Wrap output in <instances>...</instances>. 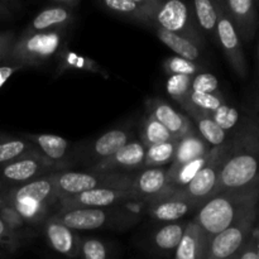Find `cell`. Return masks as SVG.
<instances>
[{
    "mask_svg": "<svg viewBox=\"0 0 259 259\" xmlns=\"http://www.w3.org/2000/svg\"><path fill=\"white\" fill-rule=\"evenodd\" d=\"M66 32H28L24 30L13 43L5 62L7 65L25 67H38L61 57L66 43Z\"/></svg>",
    "mask_w": 259,
    "mask_h": 259,
    "instance_id": "cell-3",
    "label": "cell"
},
{
    "mask_svg": "<svg viewBox=\"0 0 259 259\" xmlns=\"http://www.w3.org/2000/svg\"><path fill=\"white\" fill-rule=\"evenodd\" d=\"M132 190L144 205L172 196L168 182V168H143L139 174L133 175Z\"/></svg>",
    "mask_w": 259,
    "mask_h": 259,
    "instance_id": "cell-13",
    "label": "cell"
},
{
    "mask_svg": "<svg viewBox=\"0 0 259 259\" xmlns=\"http://www.w3.org/2000/svg\"><path fill=\"white\" fill-rule=\"evenodd\" d=\"M195 22L202 35L217 40L218 8L215 0H195L191 3Z\"/></svg>",
    "mask_w": 259,
    "mask_h": 259,
    "instance_id": "cell-25",
    "label": "cell"
},
{
    "mask_svg": "<svg viewBox=\"0 0 259 259\" xmlns=\"http://www.w3.org/2000/svg\"><path fill=\"white\" fill-rule=\"evenodd\" d=\"M152 28H159L186 38L200 48L205 45L204 35L201 34L195 22L191 3L181 0H161V4L154 14Z\"/></svg>",
    "mask_w": 259,
    "mask_h": 259,
    "instance_id": "cell-5",
    "label": "cell"
},
{
    "mask_svg": "<svg viewBox=\"0 0 259 259\" xmlns=\"http://www.w3.org/2000/svg\"><path fill=\"white\" fill-rule=\"evenodd\" d=\"M116 211L114 209H82L58 210L57 214L52 215L53 219L60 222L73 232L83 230H96L111 225L116 222Z\"/></svg>",
    "mask_w": 259,
    "mask_h": 259,
    "instance_id": "cell-12",
    "label": "cell"
},
{
    "mask_svg": "<svg viewBox=\"0 0 259 259\" xmlns=\"http://www.w3.org/2000/svg\"><path fill=\"white\" fill-rule=\"evenodd\" d=\"M161 0H103L99 3L103 9L129 22L138 23L151 29L153 18Z\"/></svg>",
    "mask_w": 259,
    "mask_h": 259,
    "instance_id": "cell-14",
    "label": "cell"
},
{
    "mask_svg": "<svg viewBox=\"0 0 259 259\" xmlns=\"http://www.w3.org/2000/svg\"><path fill=\"white\" fill-rule=\"evenodd\" d=\"M22 243V237L15 233L0 215V248L7 253H14Z\"/></svg>",
    "mask_w": 259,
    "mask_h": 259,
    "instance_id": "cell-38",
    "label": "cell"
},
{
    "mask_svg": "<svg viewBox=\"0 0 259 259\" xmlns=\"http://www.w3.org/2000/svg\"><path fill=\"white\" fill-rule=\"evenodd\" d=\"M58 171L55 164L35 152L0 167V186L2 189L22 186Z\"/></svg>",
    "mask_w": 259,
    "mask_h": 259,
    "instance_id": "cell-8",
    "label": "cell"
},
{
    "mask_svg": "<svg viewBox=\"0 0 259 259\" xmlns=\"http://www.w3.org/2000/svg\"><path fill=\"white\" fill-rule=\"evenodd\" d=\"M257 207L209 240L206 259H225L240 253L254 230Z\"/></svg>",
    "mask_w": 259,
    "mask_h": 259,
    "instance_id": "cell-6",
    "label": "cell"
},
{
    "mask_svg": "<svg viewBox=\"0 0 259 259\" xmlns=\"http://www.w3.org/2000/svg\"><path fill=\"white\" fill-rule=\"evenodd\" d=\"M258 201V189L249 192H220L197 209L192 222L210 240L257 207Z\"/></svg>",
    "mask_w": 259,
    "mask_h": 259,
    "instance_id": "cell-2",
    "label": "cell"
},
{
    "mask_svg": "<svg viewBox=\"0 0 259 259\" xmlns=\"http://www.w3.org/2000/svg\"><path fill=\"white\" fill-rule=\"evenodd\" d=\"M146 206L149 217L164 223L181 222L182 218L189 215L190 212L197 211L199 209L196 205L179 195H172V196L157 200L151 204H147Z\"/></svg>",
    "mask_w": 259,
    "mask_h": 259,
    "instance_id": "cell-20",
    "label": "cell"
},
{
    "mask_svg": "<svg viewBox=\"0 0 259 259\" xmlns=\"http://www.w3.org/2000/svg\"><path fill=\"white\" fill-rule=\"evenodd\" d=\"M17 12V4L9 2H0V18H8Z\"/></svg>",
    "mask_w": 259,
    "mask_h": 259,
    "instance_id": "cell-43",
    "label": "cell"
},
{
    "mask_svg": "<svg viewBox=\"0 0 259 259\" xmlns=\"http://www.w3.org/2000/svg\"><path fill=\"white\" fill-rule=\"evenodd\" d=\"M24 138L60 171H65L66 167L73 164L75 152L71 149L72 143L68 139L55 134H25Z\"/></svg>",
    "mask_w": 259,
    "mask_h": 259,
    "instance_id": "cell-15",
    "label": "cell"
},
{
    "mask_svg": "<svg viewBox=\"0 0 259 259\" xmlns=\"http://www.w3.org/2000/svg\"><path fill=\"white\" fill-rule=\"evenodd\" d=\"M58 202H60V210H71L82 209V207L113 209V207L120 206V205L141 201L132 190L96 189L82 192L76 196L60 200Z\"/></svg>",
    "mask_w": 259,
    "mask_h": 259,
    "instance_id": "cell-9",
    "label": "cell"
},
{
    "mask_svg": "<svg viewBox=\"0 0 259 259\" xmlns=\"http://www.w3.org/2000/svg\"><path fill=\"white\" fill-rule=\"evenodd\" d=\"M0 190H2V186H0Z\"/></svg>",
    "mask_w": 259,
    "mask_h": 259,
    "instance_id": "cell-47",
    "label": "cell"
},
{
    "mask_svg": "<svg viewBox=\"0 0 259 259\" xmlns=\"http://www.w3.org/2000/svg\"><path fill=\"white\" fill-rule=\"evenodd\" d=\"M258 60H259V43H258Z\"/></svg>",
    "mask_w": 259,
    "mask_h": 259,
    "instance_id": "cell-46",
    "label": "cell"
},
{
    "mask_svg": "<svg viewBox=\"0 0 259 259\" xmlns=\"http://www.w3.org/2000/svg\"><path fill=\"white\" fill-rule=\"evenodd\" d=\"M207 245L209 240L205 233L194 222H189L175 252V259H206Z\"/></svg>",
    "mask_w": 259,
    "mask_h": 259,
    "instance_id": "cell-22",
    "label": "cell"
},
{
    "mask_svg": "<svg viewBox=\"0 0 259 259\" xmlns=\"http://www.w3.org/2000/svg\"><path fill=\"white\" fill-rule=\"evenodd\" d=\"M189 222H175L163 225L154 232L153 244L159 252H176Z\"/></svg>",
    "mask_w": 259,
    "mask_h": 259,
    "instance_id": "cell-28",
    "label": "cell"
},
{
    "mask_svg": "<svg viewBox=\"0 0 259 259\" xmlns=\"http://www.w3.org/2000/svg\"><path fill=\"white\" fill-rule=\"evenodd\" d=\"M52 180L58 201L96 189L132 190L133 185V175L94 171H58L52 174Z\"/></svg>",
    "mask_w": 259,
    "mask_h": 259,
    "instance_id": "cell-4",
    "label": "cell"
},
{
    "mask_svg": "<svg viewBox=\"0 0 259 259\" xmlns=\"http://www.w3.org/2000/svg\"><path fill=\"white\" fill-rule=\"evenodd\" d=\"M240 252H242V250H240ZM239 254H240V253H238V254L233 255V257H230V258H225V259H239Z\"/></svg>",
    "mask_w": 259,
    "mask_h": 259,
    "instance_id": "cell-44",
    "label": "cell"
},
{
    "mask_svg": "<svg viewBox=\"0 0 259 259\" xmlns=\"http://www.w3.org/2000/svg\"><path fill=\"white\" fill-rule=\"evenodd\" d=\"M196 125V132L211 148L227 144V132L223 131L210 115H204L195 110L187 111Z\"/></svg>",
    "mask_w": 259,
    "mask_h": 259,
    "instance_id": "cell-26",
    "label": "cell"
},
{
    "mask_svg": "<svg viewBox=\"0 0 259 259\" xmlns=\"http://www.w3.org/2000/svg\"><path fill=\"white\" fill-rule=\"evenodd\" d=\"M80 255L82 259H109L108 247L100 239L83 238L81 239Z\"/></svg>",
    "mask_w": 259,
    "mask_h": 259,
    "instance_id": "cell-35",
    "label": "cell"
},
{
    "mask_svg": "<svg viewBox=\"0 0 259 259\" xmlns=\"http://www.w3.org/2000/svg\"><path fill=\"white\" fill-rule=\"evenodd\" d=\"M78 2L75 0H56L53 5L40 10L28 25V32H51V30L68 29V25L75 18V7Z\"/></svg>",
    "mask_w": 259,
    "mask_h": 259,
    "instance_id": "cell-16",
    "label": "cell"
},
{
    "mask_svg": "<svg viewBox=\"0 0 259 259\" xmlns=\"http://www.w3.org/2000/svg\"><path fill=\"white\" fill-rule=\"evenodd\" d=\"M131 141H133V132L131 126L110 129L98 137L95 141L83 143L82 146L78 147L73 159H77L78 163L86 164L91 169L114 156L119 149L123 148Z\"/></svg>",
    "mask_w": 259,
    "mask_h": 259,
    "instance_id": "cell-7",
    "label": "cell"
},
{
    "mask_svg": "<svg viewBox=\"0 0 259 259\" xmlns=\"http://www.w3.org/2000/svg\"><path fill=\"white\" fill-rule=\"evenodd\" d=\"M43 233L50 247L57 253L68 258H76L80 255L81 238L76 234V232L61 224L52 217H48L45 222Z\"/></svg>",
    "mask_w": 259,
    "mask_h": 259,
    "instance_id": "cell-19",
    "label": "cell"
},
{
    "mask_svg": "<svg viewBox=\"0 0 259 259\" xmlns=\"http://www.w3.org/2000/svg\"><path fill=\"white\" fill-rule=\"evenodd\" d=\"M191 76L185 75H169L167 78V93L181 106H184L189 100V95L191 93Z\"/></svg>",
    "mask_w": 259,
    "mask_h": 259,
    "instance_id": "cell-33",
    "label": "cell"
},
{
    "mask_svg": "<svg viewBox=\"0 0 259 259\" xmlns=\"http://www.w3.org/2000/svg\"><path fill=\"white\" fill-rule=\"evenodd\" d=\"M163 67L168 75H185L194 77L200 72V66L196 62L179 57V56L167 57L163 62Z\"/></svg>",
    "mask_w": 259,
    "mask_h": 259,
    "instance_id": "cell-34",
    "label": "cell"
},
{
    "mask_svg": "<svg viewBox=\"0 0 259 259\" xmlns=\"http://www.w3.org/2000/svg\"><path fill=\"white\" fill-rule=\"evenodd\" d=\"M144 157H146V147L142 144L141 141L133 139L123 148L119 149L114 156L91 168L90 171L129 175V172L143 169Z\"/></svg>",
    "mask_w": 259,
    "mask_h": 259,
    "instance_id": "cell-17",
    "label": "cell"
},
{
    "mask_svg": "<svg viewBox=\"0 0 259 259\" xmlns=\"http://www.w3.org/2000/svg\"><path fill=\"white\" fill-rule=\"evenodd\" d=\"M224 148L225 146L215 148L211 161L196 175V177L186 187L180 190L175 195H179V196L189 200L197 207H200L210 197L214 196L215 192H217L218 182H219L220 162H222Z\"/></svg>",
    "mask_w": 259,
    "mask_h": 259,
    "instance_id": "cell-10",
    "label": "cell"
},
{
    "mask_svg": "<svg viewBox=\"0 0 259 259\" xmlns=\"http://www.w3.org/2000/svg\"><path fill=\"white\" fill-rule=\"evenodd\" d=\"M22 70L20 66H13V65H0V88L4 85L8 81V78L15 73L17 71Z\"/></svg>",
    "mask_w": 259,
    "mask_h": 259,
    "instance_id": "cell-42",
    "label": "cell"
},
{
    "mask_svg": "<svg viewBox=\"0 0 259 259\" xmlns=\"http://www.w3.org/2000/svg\"><path fill=\"white\" fill-rule=\"evenodd\" d=\"M61 61L62 65L66 67H72L78 68V70H89V71H95L98 70V66L94 61L86 60V58L80 57V56L75 55L72 52H66L61 55Z\"/></svg>",
    "mask_w": 259,
    "mask_h": 259,
    "instance_id": "cell-39",
    "label": "cell"
},
{
    "mask_svg": "<svg viewBox=\"0 0 259 259\" xmlns=\"http://www.w3.org/2000/svg\"><path fill=\"white\" fill-rule=\"evenodd\" d=\"M239 259H259V229L254 228L249 239L243 247Z\"/></svg>",
    "mask_w": 259,
    "mask_h": 259,
    "instance_id": "cell-40",
    "label": "cell"
},
{
    "mask_svg": "<svg viewBox=\"0 0 259 259\" xmlns=\"http://www.w3.org/2000/svg\"><path fill=\"white\" fill-rule=\"evenodd\" d=\"M147 113L152 114L175 139H180L189 133L194 125L185 114L172 108L163 99H149L146 103Z\"/></svg>",
    "mask_w": 259,
    "mask_h": 259,
    "instance_id": "cell-18",
    "label": "cell"
},
{
    "mask_svg": "<svg viewBox=\"0 0 259 259\" xmlns=\"http://www.w3.org/2000/svg\"><path fill=\"white\" fill-rule=\"evenodd\" d=\"M152 32L157 35L163 45H166L169 50L174 51L179 57L186 58V60L196 62L201 58V48L195 45L191 40L184 37L174 34V33L166 32L159 28H152Z\"/></svg>",
    "mask_w": 259,
    "mask_h": 259,
    "instance_id": "cell-27",
    "label": "cell"
},
{
    "mask_svg": "<svg viewBox=\"0 0 259 259\" xmlns=\"http://www.w3.org/2000/svg\"><path fill=\"white\" fill-rule=\"evenodd\" d=\"M224 103L222 94H201V93H190L189 100L182 106L185 111L195 110L204 115H212Z\"/></svg>",
    "mask_w": 259,
    "mask_h": 259,
    "instance_id": "cell-32",
    "label": "cell"
},
{
    "mask_svg": "<svg viewBox=\"0 0 259 259\" xmlns=\"http://www.w3.org/2000/svg\"><path fill=\"white\" fill-rule=\"evenodd\" d=\"M225 12L232 19L238 34L244 40H249L254 33L257 12L253 0H225L222 2Z\"/></svg>",
    "mask_w": 259,
    "mask_h": 259,
    "instance_id": "cell-21",
    "label": "cell"
},
{
    "mask_svg": "<svg viewBox=\"0 0 259 259\" xmlns=\"http://www.w3.org/2000/svg\"><path fill=\"white\" fill-rule=\"evenodd\" d=\"M215 148H212L205 156L200 157V158L194 159L191 162L182 164L179 167H169L168 168V182H169V190H171L172 195L177 194L180 190L186 187L192 180L196 177V175L211 161L212 156H214Z\"/></svg>",
    "mask_w": 259,
    "mask_h": 259,
    "instance_id": "cell-24",
    "label": "cell"
},
{
    "mask_svg": "<svg viewBox=\"0 0 259 259\" xmlns=\"http://www.w3.org/2000/svg\"><path fill=\"white\" fill-rule=\"evenodd\" d=\"M211 118L214 119L215 123H217L223 131L228 132L230 131V129L234 128L238 124V120H239V113H238L237 109L232 108V106L227 105V104H223L217 111L212 113Z\"/></svg>",
    "mask_w": 259,
    "mask_h": 259,
    "instance_id": "cell-37",
    "label": "cell"
},
{
    "mask_svg": "<svg viewBox=\"0 0 259 259\" xmlns=\"http://www.w3.org/2000/svg\"><path fill=\"white\" fill-rule=\"evenodd\" d=\"M211 147L197 134L196 129L192 128L182 138L177 139L176 153L174 162L169 167H179L182 164L200 158L211 151Z\"/></svg>",
    "mask_w": 259,
    "mask_h": 259,
    "instance_id": "cell-23",
    "label": "cell"
},
{
    "mask_svg": "<svg viewBox=\"0 0 259 259\" xmlns=\"http://www.w3.org/2000/svg\"><path fill=\"white\" fill-rule=\"evenodd\" d=\"M191 91L201 94H220L219 81L212 73L199 72L192 77Z\"/></svg>",
    "mask_w": 259,
    "mask_h": 259,
    "instance_id": "cell-36",
    "label": "cell"
},
{
    "mask_svg": "<svg viewBox=\"0 0 259 259\" xmlns=\"http://www.w3.org/2000/svg\"><path fill=\"white\" fill-rule=\"evenodd\" d=\"M259 144L249 136L225 144L217 192H249L258 189Z\"/></svg>",
    "mask_w": 259,
    "mask_h": 259,
    "instance_id": "cell-1",
    "label": "cell"
},
{
    "mask_svg": "<svg viewBox=\"0 0 259 259\" xmlns=\"http://www.w3.org/2000/svg\"><path fill=\"white\" fill-rule=\"evenodd\" d=\"M5 257V255H4V253H3V252H0V259H2V258H4Z\"/></svg>",
    "mask_w": 259,
    "mask_h": 259,
    "instance_id": "cell-45",
    "label": "cell"
},
{
    "mask_svg": "<svg viewBox=\"0 0 259 259\" xmlns=\"http://www.w3.org/2000/svg\"><path fill=\"white\" fill-rule=\"evenodd\" d=\"M139 136H141V139H139V141L142 142V144H143L146 148L147 147L156 146V144L176 141V139L171 136V133H169V132L149 113H147L146 116L143 118V120H142Z\"/></svg>",
    "mask_w": 259,
    "mask_h": 259,
    "instance_id": "cell-30",
    "label": "cell"
},
{
    "mask_svg": "<svg viewBox=\"0 0 259 259\" xmlns=\"http://www.w3.org/2000/svg\"><path fill=\"white\" fill-rule=\"evenodd\" d=\"M35 152H38L37 148L24 137L17 138V137L0 134V167Z\"/></svg>",
    "mask_w": 259,
    "mask_h": 259,
    "instance_id": "cell-29",
    "label": "cell"
},
{
    "mask_svg": "<svg viewBox=\"0 0 259 259\" xmlns=\"http://www.w3.org/2000/svg\"><path fill=\"white\" fill-rule=\"evenodd\" d=\"M218 8V27H217V40L222 47L225 57L229 61L230 66L234 68L235 72L242 77L247 75V63H245L244 53L242 50L239 34L233 24L232 19L225 12L220 0H215Z\"/></svg>",
    "mask_w": 259,
    "mask_h": 259,
    "instance_id": "cell-11",
    "label": "cell"
},
{
    "mask_svg": "<svg viewBox=\"0 0 259 259\" xmlns=\"http://www.w3.org/2000/svg\"><path fill=\"white\" fill-rule=\"evenodd\" d=\"M176 147L177 141L147 147L143 168H159V167H164L167 164L171 166L175 158V153H176Z\"/></svg>",
    "mask_w": 259,
    "mask_h": 259,
    "instance_id": "cell-31",
    "label": "cell"
},
{
    "mask_svg": "<svg viewBox=\"0 0 259 259\" xmlns=\"http://www.w3.org/2000/svg\"><path fill=\"white\" fill-rule=\"evenodd\" d=\"M15 39H17V35L14 32L8 30V32L0 33V63L5 62V58H7Z\"/></svg>",
    "mask_w": 259,
    "mask_h": 259,
    "instance_id": "cell-41",
    "label": "cell"
}]
</instances>
